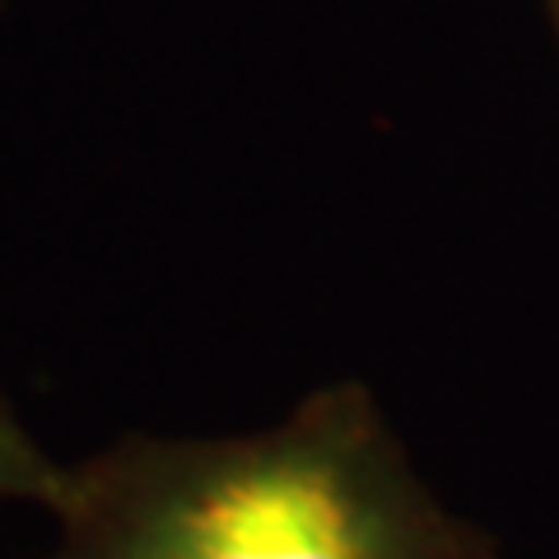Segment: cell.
Here are the masks:
<instances>
[{"instance_id":"1","label":"cell","mask_w":559,"mask_h":559,"mask_svg":"<svg viewBox=\"0 0 559 559\" xmlns=\"http://www.w3.org/2000/svg\"><path fill=\"white\" fill-rule=\"evenodd\" d=\"M47 518L38 559H503L359 378L248 433H121L70 462Z\"/></svg>"},{"instance_id":"3","label":"cell","mask_w":559,"mask_h":559,"mask_svg":"<svg viewBox=\"0 0 559 559\" xmlns=\"http://www.w3.org/2000/svg\"><path fill=\"white\" fill-rule=\"evenodd\" d=\"M546 10H550V24H555V33H559V0H546Z\"/></svg>"},{"instance_id":"4","label":"cell","mask_w":559,"mask_h":559,"mask_svg":"<svg viewBox=\"0 0 559 559\" xmlns=\"http://www.w3.org/2000/svg\"><path fill=\"white\" fill-rule=\"evenodd\" d=\"M0 5H5V0H0Z\"/></svg>"},{"instance_id":"2","label":"cell","mask_w":559,"mask_h":559,"mask_svg":"<svg viewBox=\"0 0 559 559\" xmlns=\"http://www.w3.org/2000/svg\"><path fill=\"white\" fill-rule=\"evenodd\" d=\"M66 471L70 462L51 457L28 419L14 411V401L0 392V509L51 513L66 495Z\"/></svg>"}]
</instances>
